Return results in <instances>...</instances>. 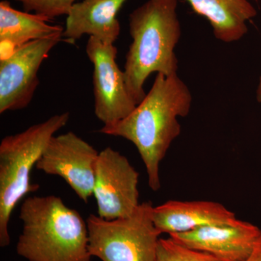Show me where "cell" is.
Wrapping results in <instances>:
<instances>
[{"label": "cell", "instance_id": "6da1fadb", "mask_svg": "<svg viewBox=\"0 0 261 261\" xmlns=\"http://www.w3.org/2000/svg\"><path fill=\"white\" fill-rule=\"evenodd\" d=\"M192 96L178 74L157 73L152 88L126 118L103 126L99 132L121 137L135 145L147 171L149 187H161L160 166L173 141L181 134L179 117L190 112Z\"/></svg>", "mask_w": 261, "mask_h": 261}, {"label": "cell", "instance_id": "7a4b0ae2", "mask_svg": "<svg viewBox=\"0 0 261 261\" xmlns=\"http://www.w3.org/2000/svg\"><path fill=\"white\" fill-rule=\"evenodd\" d=\"M178 0H147L129 15L132 41L124 64L127 87L137 104L146 96L144 86L153 73L177 74L175 47L181 37Z\"/></svg>", "mask_w": 261, "mask_h": 261}, {"label": "cell", "instance_id": "3957f363", "mask_svg": "<svg viewBox=\"0 0 261 261\" xmlns=\"http://www.w3.org/2000/svg\"><path fill=\"white\" fill-rule=\"evenodd\" d=\"M16 251L29 261H91L87 221L55 195L32 196L20 207Z\"/></svg>", "mask_w": 261, "mask_h": 261}, {"label": "cell", "instance_id": "277c9868", "mask_svg": "<svg viewBox=\"0 0 261 261\" xmlns=\"http://www.w3.org/2000/svg\"><path fill=\"white\" fill-rule=\"evenodd\" d=\"M69 113L55 115L47 121L16 135L7 136L0 143V246L10 244L9 223L19 201L39 186L30 182V174L56 132L69 121Z\"/></svg>", "mask_w": 261, "mask_h": 261}, {"label": "cell", "instance_id": "5b68a950", "mask_svg": "<svg viewBox=\"0 0 261 261\" xmlns=\"http://www.w3.org/2000/svg\"><path fill=\"white\" fill-rule=\"evenodd\" d=\"M153 207L144 202L128 217L111 221L89 215L91 256L102 261H155L161 233L152 221Z\"/></svg>", "mask_w": 261, "mask_h": 261}, {"label": "cell", "instance_id": "8992f818", "mask_svg": "<svg viewBox=\"0 0 261 261\" xmlns=\"http://www.w3.org/2000/svg\"><path fill=\"white\" fill-rule=\"evenodd\" d=\"M140 173L126 156L111 147L99 153L94 196L97 214L111 221L130 216L140 205Z\"/></svg>", "mask_w": 261, "mask_h": 261}, {"label": "cell", "instance_id": "52a82bcc", "mask_svg": "<svg viewBox=\"0 0 261 261\" xmlns=\"http://www.w3.org/2000/svg\"><path fill=\"white\" fill-rule=\"evenodd\" d=\"M63 35L27 43L0 59V113L27 108L39 86L38 72Z\"/></svg>", "mask_w": 261, "mask_h": 261}, {"label": "cell", "instance_id": "ba28073f", "mask_svg": "<svg viewBox=\"0 0 261 261\" xmlns=\"http://www.w3.org/2000/svg\"><path fill=\"white\" fill-rule=\"evenodd\" d=\"M99 152L73 132L54 136L36 164L46 174L60 176L77 196L88 202L94 195Z\"/></svg>", "mask_w": 261, "mask_h": 261}, {"label": "cell", "instance_id": "9c48e42d", "mask_svg": "<svg viewBox=\"0 0 261 261\" xmlns=\"http://www.w3.org/2000/svg\"><path fill=\"white\" fill-rule=\"evenodd\" d=\"M86 51L94 65V113L104 125L121 121L137 104L127 87L124 72L116 63L114 44L89 37Z\"/></svg>", "mask_w": 261, "mask_h": 261}, {"label": "cell", "instance_id": "30bf717a", "mask_svg": "<svg viewBox=\"0 0 261 261\" xmlns=\"http://www.w3.org/2000/svg\"><path fill=\"white\" fill-rule=\"evenodd\" d=\"M169 237L180 245L221 261H245L261 243V229L239 219L234 224L209 225Z\"/></svg>", "mask_w": 261, "mask_h": 261}, {"label": "cell", "instance_id": "8fae6325", "mask_svg": "<svg viewBox=\"0 0 261 261\" xmlns=\"http://www.w3.org/2000/svg\"><path fill=\"white\" fill-rule=\"evenodd\" d=\"M152 221L160 233H184L209 225L234 224V213L213 201L170 200L153 207Z\"/></svg>", "mask_w": 261, "mask_h": 261}, {"label": "cell", "instance_id": "7c38bea8", "mask_svg": "<svg viewBox=\"0 0 261 261\" xmlns=\"http://www.w3.org/2000/svg\"><path fill=\"white\" fill-rule=\"evenodd\" d=\"M127 0H82L75 3L67 15L63 37L73 43L84 34L103 44H114L121 33L117 18Z\"/></svg>", "mask_w": 261, "mask_h": 261}, {"label": "cell", "instance_id": "4fadbf2b", "mask_svg": "<svg viewBox=\"0 0 261 261\" xmlns=\"http://www.w3.org/2000/svg\"><path fill=\"white\" fill-rule=\"evenodd\" d=\"M42 15L14 9L9 2L0 3V49L1 58L15 49L38 39L63 35L64 28L51 24Z\"/></svg>", "mask_w": 261, "mask_h": 261}, {"label": "cell", "instance_id": "5bb4252c", "mask_svg": "<svg viewBox=\"0 0 261 261\" xmlns=\"http://www.w3.org/2000/svg\"><path fill=\"white\" fill-rule=\"evenodd\" d=\"M197 14L207 19L216 39L223 42L240 40L247 34V22L257 10L248 0H187Z\"/></svg>", "mask_w": 261, "mask_h": 261}, {"label": "cell", "instance_id": "9a60e30c", "mask_svg": "<svg viewBox=\"0 0 261 261\" xmlns=\"http://www.w3.org/2000/svg\"><path fill=\"white\" fill-rule=\"evenodd\" d=\"M155 261H221L210 254L180 245L172 238H160Z\"/></svg>", "mask_w": 261, "mask_h": 261}, {"label": "cell", "instance_id": "2e32d148", "mask_svg": "<svg viewBox=\"0 0 261 261\" xmlns=\"http://www.w3.org/2000/svg\"><path fill=\"white\" fill-rule=\"evenodd\" d=\"M23 5L25 12H34L53 20L56 17L67 15L76 0H15Z\"/></svg>", "mask_w": 261, "mask_h": 261}, {"label": "cell", "instance_id": "e0dca14e", "mask_svg": "<svg viewBox=\"0 0 261 261\" xmlns=\"http://www.w3.org/2000/svg\"><path fill=\"white\" fill-rule=\"evenodd\" d=\"M245 261H261V243L254 250L249 258Z\"/></svg>", "mask_w": 261, "mask_h": 261}, {"label": "cell", "instance_id": "ac0fdd59", "mask_svg": "<svg viewBox=\"0 0 261 261\" xmlns=\"http://www.w3.org/2000/svg\"><path fill=\"white\" fill-rule=\"evenodd\" d=\"M256 99L257 102L261 103V73L260 78H259L258 85H257V87Z\"/></svg>", "mask_w": 261, "mask_h": 261}]
</instances>
